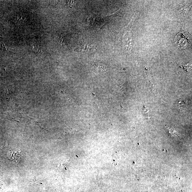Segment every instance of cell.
Here are the masks:
<instances>
[{"label":"cell","instance_id":"obj_3","mask_svg":"<svg viewBox=\"0 0 192 192\" xmlns=\"http://www.w3.org/2000/svg\"><path fill=\"white\" fill-rule=\"evenodd\" d=\"M94 66L96 67L97 68H99L101 69V70L104 71L105 69V65H103L101 63H99V62H96V63H94L93 65Z\"/></svg>","mask_w":192,"mask_h":192},{"label":"cell","instance_id":"obj_4","mask_svg":"<svg viewBox=\"0 0 192 192\" xmlns=\"http://www.w3.org/2000/svg\"><path fill=\"white\" fill-rule=\"evenodd\" d=\"M143 113H144V115L145 116V118L147 119H149V108L146 107V106H144L143 108Z\"/></svg>","mask_w":192,"mask_h":192},{"label":"cell","instance_id":"obj_1","mask_svg":"<svg viewBox=\"0 0 192 192\" xmlns=\"http://www.w3.org/2000/svg\"><path fill=\"white\" fill-rule=\"evenodd\" d=\"M189 32L182 31L177 35L175 39L176 43L178 44L181 42L183 41L184 48H186L189 43Z\"/></svg>","mask_w":192,"mask_h":192},{"label":"cell","instance_id":"obj_5","mask_svg":"<svg viewBox=\"0 0 192 192\" xmlns=\"http://www.w3.org/2000/svg\"><path fill=\"white\" fill-rule=\"evenodd\" d=\"M168 129L171 135L175 137H180L179 134L177 133L176 131L173 130V129Z\"/></svg>","mask_w":192,"mask_h":192},{"label":"cell","instance_id":"obj_2","mask_svg":"<svg viewBox=\"0 0 192 192\" xmlns=\"http://www.w3.org/2000/svg\"><path fill=\"white\" fill-rule=\"evenodd\" d=\"M10 156V160L17 163L19 162L21 158L20 153L18 151H11Z\"/></svg>","mask_w":192,"mask_h":192},{"label":"cell","instance_id":"obj_6","mask_svg":"<svg viewBox=\"0 0 192 192\" xmlns=\"http://www.w3.org/2000/svg\"><path fill=\"white\" fill-rule=\"evenodd\" d=\"M32 49L36 53L40 51V48L39 47V46H37L36 45H32Z\"/></svg>","mask_w":192,"mask_h":192}]
</instances>
